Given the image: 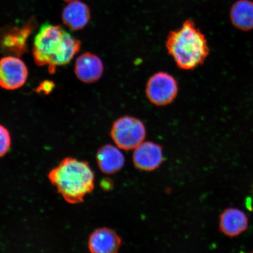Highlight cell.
I'll return each instance as SVG.
<instances>
[{"label": "cell", "mask_w": 253, "mask_h": 253, "mask_svg": "<svg viewBox=\"0 0 253 253\" xmlns=\"http://www.w3.org/2000/svg\"><path fill=\"white\" fill-rule=\"evenodd\" d=\"M48 179L64 200L72 205L81 204L94 188V173L86 161L67 157L50 170Z\"/></svg>", "instance_id": "7a4b0ae2"}, {"label": "cell", "mask_w": 253, "mask_h": 253, "mask_svg": "<svg viewBox=\"0 0 253 253\" xmlns=\"http://www.w3.org/2000/svg\"><path fill=\"white\" fill-rule=\"evenodd\" d=\"M89 7L81 1L69 2L62 12V21L66 26L74 31H78L86 26L90 19Z\"/></svg>", "instance_id": "7c38bea8"}, {"label": "cell", "mask_w": 253, "mask_h": 253, "mask_svg": "<svg viewBox=\"0 0 253 253\" xmlns=\"http://www.w3.org/2000/svg\"><path fill=\"white\" fill-rule=\"evenodd\" d=\"M11 145L10 134L7 128L0 125V158L7 154Z\"/></svg>", "instance_id": "9a60e30c"}, {"label": "cell", "mask_w": 253, "mask_h": 253, "mask_svg": "<svg viewBox=\"0 0 253 253\" xmlns=\"http://www.w3.org/2000/svg\"><path fill=\"white\" fill-rule=\"evenodd\" d=\"M166 48L178 67L189 71L203 64L210 53L208 41L194 21L186 20L169 34Z\"/></svg>", "instance_id": "3957f363"}, {"label": "cell", "mask_w": 253, "mask_h": 253, "mask_svg": "<svg viewBox=\"0 0 253 253\" xmlns=\"http://www.w3.org/2000/svg\"><path fill=\"white\" fill-rule=\"evenodd\" d=\"M121 245L120 237L115 231L107 227L94 230L88 239V249L94 253H117Z\"/></svg>", "instance_id": "9c48e42d"}, {"label": "cell", "mask_w": 253, "mask_h": 253, "mask_svg": "<svg viewBox=\"0 0 253 253\" xmlns=\"http://www.w3.org/2000/svg\"><path fill=\"white\" fill-rule=\"evenodd\" d=\"M110 136L120 149L134 150L144 141L146 128L140 120L134 117H122L113 123Z\"/></svg>", "instance_id": "277c9868"}, {"label": "cell", "mask_w": 253, "mask_h": 253, "mask_svg": "<svg viewBox=\"0 0 253 253\" xmlns=\"http://www.w3.org/2000/svg\"><path fill=\"white\" fill-rule=\"evenodd\" d=\"M26 65L17 57L8 56L0 59V86L12 90L24 86L27 80Z\"/></svg>", "instance_id": "8992f818"}, {"label": "cell", "mask_w": 253, "mask_h": 253, "mask_svg": "<svg viewBox=\"0 0 253 253\" xmlns=\"http://www.w3.org/2000/svg\"><path fill=\"white\" fill-rule=\"evenodd\" d=\"M103 72L102 60L92 53H84L78 57L76 61V76L84 83L91 84L99 81L102 78Z\"/></svg>", "instance_id": "ba28073f"}, {"label": "cell", "mask_w": 253, "mask_h": 253, "mask_svg": "<svg viewBox=\"0 0 253 253\" xmlns=\"http://www.w3.org/2000/svg\"><path fill=\"white\" fill-rule=\"evenodd\" d=\"M81 47V41L62 27L46 23L35 37L33 58L37 65L47 66L53 74L58 66L70 62Z\"/></svg>", "instance_id": "6da1fadb"}, {"label": "cell", "mask_w": 253, "mask_h": 253, "mask_svg": "<svg viewBox=\"0 0 253 253\" xmlns=\"http://www.w3.org/2000/svg\"><path fill=\"white\" fill-rule=\"evenodd\" d=\"M230 20L240 30L253 29V2L251 0H238L231 8Z\"/></svg>", "instance_id": "4fadbf2b"}, {"label": "cell", "mask_w": 253, "mask_h": 253, "mask_svg": "<svg viewBox=\"0 0 253 253\" xmlns=\"http://www.w3.org/2000/svg\"></svg>", "instance_id": "ac0fdd59"}, {"label": "cell", "mask_w": 253, "mask_h": 253, "mask_svg": "<svg viewBox=\"0 0 253 253\" xmlns=\"http://www.w3.org/2000/svg\"><path fill=\"white\" fill-rule=\"evenodd\" d=\"M34 21L29 22L23 28H14L2 39V46L15 54H22L25 51L26 40L31 33Z\"/></svg>", "instance_id": "5bb4252c"}, {"label": "cell", "mask_w": 253, "mask_h": 253, "mask_svg": "<svg viewBox=\"0 0 253 253\" xmlns=\"http://www.w3.org/2000/svg\"><path fill=\"white\" fill-rule=\"evenodd\" d=\"M164 159L161 145L151 141L142 142L134 149L132 161L137 169L152 171L159 168Z\"/></svg>", "instance_id": "52a82bcc"}, {"label": "cell", "mask_w": 253, "mask_h": 253, "mask_svg": "<svg viewBox=\"0 0 253 253\" xmlns=\"http://www.w3.org/2000/svg\"><path fill=\"white\" fill-rule=\"evenodd\" d=\"M96 160L101 171L112 175L120 171L124 167L125 158L118 147L110 144L103 145L97 151Z\"/></svg>", "instance_id": "8fae6325"}, {"label": "cell", "mask_w": 253, "mask_h": 253, "mask_svg": "<svg viewBox=\"0 0 253 253\" xmlns=\"http://www.w3.org/2000/svg\"><path fill=\"white\" fill-rule=\"evenodd\" d=\"M63 1L67 2H71L72 1H78V0H63Z\"/></svg>", "instance_id": "e0dca14e"}, {"label": "cell", "mask_w": 253, "mask_h": 253, "mask_svg": "<svg viewBox=\"0 0 253 253\" xmlns=\"http://www.w3.org/2000/svg\"><path fill=\"white\" fill-rule=\"evenodd\" d=\"M249 219L244 211L235 208H229L221 213L219 230L229 237L239 236L248 230Z\"/></svg>", "instance_id": "30bf717a"}, {"label": "cell", "mask_w": 253, "mask_h": 253, "mask_svg": "<svg viewBox=\"0 0 253 253\" xmlns=\"http://www.w3.org/2000/svg\"><path fill=\"white\" fill-rule=\"evenodd\" d=\"M252 199L251 198H248L247 199V201L246 202V205L247 208H248V210L249 211H253V207L252 205Z\"/></svg>", "instance_id": "2e32d148"}, {"label": "cell", "mask_w": 253, "mask_h": 253, "mask_svg": "<svg viewBox=\"0 0 253 253\" xmlns=\"http://www.w3.org/2000/svg\"><path fill=\"white\" fill-rule=\"evenodd\" d=\"M178 93V82L171 75L164 72L151 76L145 88L148 99L157 106H165L172 103Z\"/></svg>", "instance_id": "5b68a950"}]
</instances>
